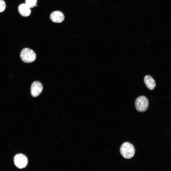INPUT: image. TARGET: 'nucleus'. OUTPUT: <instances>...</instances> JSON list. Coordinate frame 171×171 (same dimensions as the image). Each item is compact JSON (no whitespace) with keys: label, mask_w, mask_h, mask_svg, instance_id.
<instances>
[{"label":"nucleus","mask_w":171,"mask_h":171,"mask_svg":"<svg viewBox=\"0 0 171 171\" xmlns=\"http://www.w3.org/2000/svg\"><path fill=\"white\" fill-rule=\"evenodd\" d=\"M20 56L21 60L26 63L34 62L36 58V55L34 52L29 48H24L21 51Z\"/></svg>","instance_id":"2"},{"label":"nucleus","mask_w":171,"mask_h":171,"mask_svg":"<svg viewBox=\"0 0 171 171\" xmlns=\"http://www.w3.org/2000/svg\"><path fill=\"white\" fill-rule=\"evenodd\" d=\"M120 152L121 155L124 158L130 159L134 156L135 150L133 146L128 142L124 143L121 145L120 148Z\"/></svg>","instance_id":"1"},{"label":"nucleus","mask_w":171,"mask_h":171,"mask_svg":"<svg viewBox=\"0 0 171 171\" xmlns=\"http://www.w3.org/2000/svg\"><path fill=\"white\" fill-rule=\"evenodd\" d=\"M6 5L3 0H0V13L4 11L5 9Z\"/></svg>","instance_id":"10"},{"label":"nucleus","mask_w":171,"mask_h":171,"mask_svg":"<svg viewBox=\"0 0 171 171\" xmlns=\"http://www.w3.org/2000/svg\"><path fill=\"white\" fill-rule=\"evenodd\" d=\"M43 89V86L39 81H35L32 83L30 88L31 94L33 97L38 96L41 94Z\"/></svg>","instance_id":"5"},{"label":"nucleus","mask_w":171,"mask_h":171,"mask_svg":"<svg viewBox=\"0 0 171 171\" xmlns=\"http://www.w3.org/2000/svg\"><path fill=\"white\" fill-rule=\"evenodd\" d=\"M18 10L20 14L24 17L29 16L31 12L30 8L25 3L20 4L18 7Z\"/></svg>","instance_id":"7"},{"label":"nucleus","mask_w":171,"mask_h":171,"mask_svg":"<svg viewBox=\"0 0 171 171\" xmlns=\"http://www.w3.org/2000/svg\"><path fill=\"white\" fill-rule=\"evenodd\" d=\"M37 0H25V4L30 8H32L36 5Z\"/></svg>","instance_id":"9"},{"label":"nucleus","mask_w":171,"mask_h":171,"mask_svg":"<svg viewBox=\"0 0 171 171\" xmlns=\"http://www.w3.org/2000/svg\"><path fill=\"white\" fill-rule=\"evenodd\" d=\"M14 164L15 166L19 169H23L27 165L28 160L26 157L22 154L16 155L14 158Z\"/></svg>","instance_id":"4"},{"label":"nucleus","mask_w":171,"mask_h":171,"mask_svg":"<svg viewBox=\"0 0 171 171\" xmlns=\"http://www.w3.org/2000/svg\"><path fill=\"white\" fill-rule=\"evenodd\" d=\"M50 18L53 22L56 23H61L64 19L63 14L61 11H56L51 13L50 15Z\"/></svg>","instance_id":"6"},{"label":"nucleus","mask_w":171,"mask_h":171,"mask_svg":"<svg viewBox=\"0 0 171 171\" xmlns=\"http://www.w3.org/2000/svg\"><path fill=\"white\" fill-rule=\"evenodd\" d=\"M145 84L149 90H152L155 88L156 84L153 78L149 75H146L144 79Z\"/></svg>","instance_id":"8"},{"label":"nucleus","mask_w":171,"mask_h":171,"mask_svg":"<svg viewBox=\"0 0 171 171\" xmlns=\"http://www.w3.org/2000/svg\"><path fill=\"white\" fill-rule=\"evenodd\" d=\"M149 105V102L145 96L141 95L138 97L136 100L135 105L136 110L139 112L145 111Z\"/></svg>","instance_id":"3"}]
</instances>
